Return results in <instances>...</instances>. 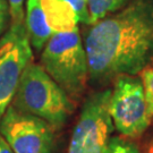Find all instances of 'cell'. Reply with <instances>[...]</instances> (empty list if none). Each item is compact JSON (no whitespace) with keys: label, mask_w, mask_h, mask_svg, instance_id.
I'll return each mask as SVG.
<instances>
[{"label":"cell","mask_w":153,"mask_h":153,"mask_svg":"<svg viewBox=\"0 0 153 153\" xmlns=\"http://www.w3.org/2000/svg\"><path fill=\"white\" fill-rule=\"evenodd\" d=\"M83 43L95 90L120 75H138L153 61V0H131L92 24Z\"/></svg>","instance_id":"obj_1"},{"label":"cell","mask_w":153,"mask_h":153,"mask_svg":"<svg viewBox=\"0 0 153 153\" xmlns=\"http://www.w3.org/2000/svg\"><path fill=\"white\" fill-rule=\"evenodd\" d=\"M10 105L43 119L55 131L65 126L75 110L74 101L33 60L23 71Z\"/></svg>","instance_id":"obj_2"},{"label":"cell","mask_w":153,"mask_h":153,"mask_svg":"<svg viewBox=\"0 0 153 153\" xmlns=\"http://www.w3.org/2000/svg\"><path fill=\"white\" fill-rule=\"evenodd\" d=\"M40 65L73 101L82 98L88 84V65L78 26L53 33L42 49Z\"/></svg>","instance_id":"obj_3"},{"label":"cell","mask_w":153,"mask_h":153,"mask_svg":"<svg viewBox=\"0 0 153 153\" xmlns=\"http://www.w3.org/2000/svg\"><path fill=\"white\" fill-rule=\"evenodd\" d=\"M111 88L95 90L82 104L67 153H104L115 131L109 114Z\"/></svg>","instance_id":"obj_4"},{"label":"cell","mask_w":153,"mask_h":153,"mask_svg":"<svg viewBox=\"0 0 153 153\" xmlns=\"http://www.w3.org/2000/svg\"><path fill=\"white\" fill-rule=\"evenodd\" d=\"M112 83L109 114L114 127L125 138H138L151 124L142 82L137 75H120Z\"/></svg>","instance_id":"obj_5"},{"label":"cell","mask_w":153,"mask_h":153,"mask_svg":"<svg viewBox=\"0 0 153 153\" xmlns=\"http://www.w3.org/2000/svg\"><path fill=\"white\" fill-rule=\"evenodd\" d=\"M25 24L10 25L0 38V119L10 105L26 66L33 60Z\"/></svg>","instance_id":"obj_6"},{"label":"cell","mask_w":153,"mask_h":153,"mask_svg":"<svg viewBox=\"0 0 153 153\" xmlns=\"http://www.w3.org/2000/svg\"><path fill=\"white\" fill-rule=\"evenodd\" d=\"M0 134L15 153H52L55 129L43 119L9 105L0 119Z\"/></svg>","instance_id":"obj_7"},{"label":"cell","mask_w":153,"mask_h":153,"mask_svg":"<svg viewBox=\"0 0 153 153\" xmlns=\"http://www.w3.org/2000/svg\"><path fill=\"white\" fill-rule=\"evenodd\" d=\"M24 24L32 49L35 51H41L53 34L48 25L41 6V0H27Z\"/></svg>","instance_id":"obj_8"},{"label":"cell","mask_w":153,"mask_h":153,"mask_svg":"<svg viewBox=\"0 0 153 153\" xmlns=\"http://www.w3.org/2000/svg\"><path fill=\"white\" fill-rule=\"evenodd\" d=\"M41 6L53 33L71 31L81 23L76 11L61 0H41Z\"/></svg>","instance_id":"obj_9"},{"label":"cell","mask_w":153,"mask_h":153,"mask_svg":"<svg viewBox=\"0 0 153 153\" xmlns=\"http://www.w3.org/2000/svg\"><path fill=\"white\" fill-rule=\"evenodd\" d=\"M131 0H88L90 25L120 10Z\"/></svg>","instance_id":"obj_10"},{"label":"cell","mask_w":153,"mask_h":153,"mask_svg":"<svg viewBox=\"0 0 153 153\" xmlns=\"http://www.w3.org/2000/svg\"><path fill=\"white\" fill-rule=\"evenodd\" d=\"M138 77L142 82L144 97L146 102V114L148 118L152 121L153 119V67H145L138 73Z\"/></svg>","instance_id":"obj_11"},{"label":"cell","mask_w":153,"mask_h":153,"mask_svg":"<svg viewBox=\"0 0 153 153\" xmlns=\"http://www.w3.org/2000/svg\"><path fill=\"white\" fill-rule=\"evenodd\" d=\"M104 153H141V151L133 140L123 136H111Z\"/></svg>","instance_id":"obj_12"},{"label":"cell","mask_w":153,"mask_h":153,"mask_svg":"<svg viewBox=\"0 0 153 153\" xmlns=\"http://www.w3.org/2000/svg\"><path fill=\"white\" fill-rule=\"evenodd\" d=\"M9 5V14H10V25H19L24 24V0H7Z\"/></svg>","instance_id":"obj_13"},{"label":"cell","mask_w":153,"mask_h":153,"mask_svg":"<svg viewBox=\"0 0 153 153\" xmlns=\"http://www.w3.org/2000/svg\"><path fill=\"white\" fill-rule=\"evenodd\" d=\"M66 5L71 7L79 17V22L83 24L90 25V18H88V0H61Z\"/></svg>","instance_id":"obj_14"},{"label":"cell","mask_w":153,"mask_h":153,"mask_svg":"<svg viewBox=\"0 0 153 153\" xmlns=\"http://www.w3.org/2000/svg\"><path fill=\"white\" fill-rule=\"evenodd\" d=\"M10 18L9 14V5L7 0H0V38L4 35L7 30L8 22Z\"/></svg>","instance_id":"obj_15"},{"label":"cell","mask_w":153,"mask_h":153,"mask_svg":"<svg viewBox=\"0 0 153 153\" xmlns=\"http://www.w3.org/2000/svg\"><path fill=\"white\" fill-rule=\"evenodd\" d=\"M0 153H15L1 134H0Z\"/></svg>","instance_id":"obj_16"},{"label":"cell","mask_w":153,"mask_h":153,"mask_svg":"<svg viewBox=\"0 0 153 153\" xmlns=\"http://www.w3.org/2000/svg\"><path fill=\"white\" fill-rule=\"evenodd\" d=\"M145 153H153V135L150 137L146 145H145Z\"/></svg>","instance_id":"obj_17"}]
</instances>
